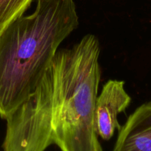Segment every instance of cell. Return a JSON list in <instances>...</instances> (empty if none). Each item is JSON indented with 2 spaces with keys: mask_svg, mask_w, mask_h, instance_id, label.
Segmentation results:
<instances>
[{
  "mask_svg": "<svg viewBox=\"0 0 151 151\" xmlns=\"http://www.w3.org/2000/svg\"><path fill=\"white\" fill-rule=\"evenodd\" d=\"M100 46L87 34L57 51L28 98L5 119L3 151H103L94 119Z\"/></svg>",
  "mask_w": 151,
  "mask_h": 151,
  "instance_id": "6da1fadb",
  "label": "cell"
},
{
  "mask_svg": "<svg viewBox=\"0 0 151 151\" xmlns=\"http://www.w3.org/2000/svg\"><path fill=\"white\" fill-rule=\"evenodd\" d=\"M78 26L74 0H37L0 35V117L6 119L31 94L59 45Z\"/></svg>",
  "mask_w": 151,
  "mask_h": 151,
  "instance_id": "7a4b0ae2",
  "label": "cell"
},
{
  "mask_svg": "<svg viewBox=\"0 0 151 151\" xmlns=\"http://www.w3.org/2000/svg\"><path fill=\"white\" fill-rule=\"evenodd\" d=\"M131 97L124 88V81L109 80L102 87L95 104L94 119L96 133L104 140H109L121 125L118 115L130 105Z\"/></svg>",
  "mask_w": 151,
  "mask_h": 151,
  "instance_id": "3957f363",
  "label": "cell"
},
{
  "mask_svg": "<svg viewBox=\"0 0 151 151\" xmlns=\"http://www.w3.org/2000/svg\"><path fill=\"white\" fill-rule=\"evenodd\" d=\"M112 151H151V101L129 116L118 130Z\"/></svg>",
  "mask_w": 151,
  "mask_h": 151,
  "instance_id": "277c9868",
  "label": "cell"
},
{
  "mask_svg": "<svg viewBox=\"0 0 151 151\" xmlns=\"http://www.w3.org/2000/svg\"><path fill=\"white\" fill-rule=\"evenodd\" d=\"M33 0H0V35L15 20L23 16Z\"/></svg>",
  "mask_w": 151,
  "mask_h": 151,
  "instance_id": "5b68a950",
  "label": "cell"
}]
</instances>
